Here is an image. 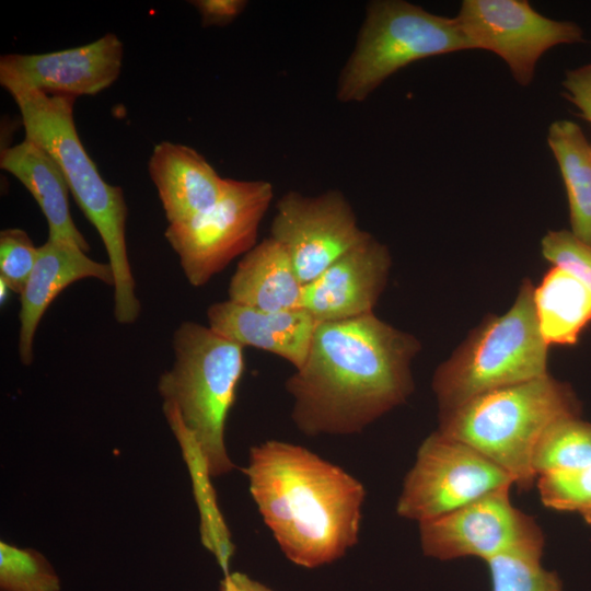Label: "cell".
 <instances>
[{"label":"cell","mask_w":591,"mask_h":591,"mask_svg":"<svg viewBox=\"0 0 591 591\" xmlns=\"http://www.w3.org/2000/svg\"><path fill=\"white\" fill-rule=\"evenodd\" d=\"M0 166L15 176L36 200L48 225L49 240L69 241L84 252L89 244L76 227L69 209V186L54 158L24 138L1 150Z\"/></svg>","instance_id":"ac0fdd59"},{"label":"cell","mask_w":591,"mask_h":591,"mask_svg":"<svg viewBox=\"0 0 591 591\" xmlns=\"http://www.w3.org/2000/svg\"><path fill=\"white\" fill-rule=\"evenodd\" d=\"M512 485L511 476L491 460L436 430L417 450L402 485L396 513L421 523Z\"/></svg>","instance_id":"9c48e42d"},{"label":"cell","mask_w":591,"mask_h":591,"mask_svg":"<svg viewBox=\"0 0 591 591\" xmlns=\"http://www.w3.org/2000/svg\"><path fill=\"white\" fill-rule=\"evenodd\" d=\"M175 361L161 374L159 391L194 433L212 476L234 468L225 424L244 372L243 347L209 326L186 321L173 336Z\"/></svg>","instance_id":"8992f818"},{"label":"cell","mask_w":591,"mask_h":591,"mask_svg":"<svg viewBox=\"0 0 591 591\" xmlns=\"http://www.w3.org/2000/svg\"><path fill=\"white\" fill-rule=\"evenodd\" d=\"M541 253L553 266L573 276L591 291V245L569 230H551L541 241Z\"/></svg>","instance_id":"4316f807"},{"label":"cell","mask_w":591,"mask_h":591,"mask_svg":"<svg viewBox=\"0 0 591 591\" xmlns=\"http://www.w3.org/2000/svg\"><path fill=\"white\" fill-rule=\"evenodd\" d=\"M510 488L491 491L464 507L419 524L422 553L439 560L503 554L543 555L544 535L534 518L515 508Z\"/></svg>","instance_id":"30bf717a"},{"label":"cell","mask_w":591,"mask_h":591,"mask_svg":"<svg viewBox=\"0 0 591 591\" xmlns=\"http://www.w3.org/2000/svg\"><path fill=\"white\" fill-rule=\"evenodd\" d=\"M220 590L221 591H232L231 587L229 584V581H228V579L225 577H223V579L220 582Z\"/></svg>","instance_id":"d6a6232c"},{"label":"cell","mask_w":591,"mask_h":591,"mask_svg":"<svg viewBox=\"0 0 591 591\" xmlns=\"http://www.w3.org/2000/svg\"><path fill=\"white\" fill-rule=\"evenodd\" d=\"M208 326L241 347H253L287 360L294 369L305 361L318 322L296 308L265 311L231 300L212 303Z\"/></svg>","instance_id":"2e32d148"},{"label":"cell","mask_w":591,"mask_h":591,"mask_svg":"<svg viewBox=\"0 0 591 591\" xmlns=\"http://www.w3.org/2000/svg\"><path fill=\"white\" fill-rule=\"evenodd\" d=\"M244 473L264 523L292 564L322 567L358 543L367 491L343 467L302 445L267 440L250 449Z\"/></svg>","instance_id":"7a4b0ae2"},{"label":"cell","mask_w":591,"mask_h":591,"mask_svg":"<svg viewBox=\"0 0 591 591\" xmlns=\"http://www.w3.org/2000/svg\"><path fill=\"white\" fill-rule=\"evenodd\" d=\"M232 591H275L269 587L250 578L243 572H232L224 575Z\"/></svg>","instance_id":"4dcf8cb0"},{"label":"cell","mask_w":591,"mask_h":591,"mask_svg":"<svg viewBox=\"0 0 591 591\" xmlns=\"http://www.w3.org/2000/svg\"><path fill=\"white\" fill-rule=\"evenodd\" d=\"M370 235L338 189L315 196L286 193L276 204L270 225V237L288 252L302 286Z\"/></svg>","instance_id":"7c38bea8"},{"label":"cell","mask_w":591,"mask_h":591,"mask_svg":"<svg viewBox=\"0 0 591 591\" xmlns=\"http://www.w3.org/2000/svg\"><path fill=\"white\" fill-rule=\"evenodd\" d=\"M38 256L36 247L22 229L0 233V279L11 291L21 294Z\"/></svg>","instance_id":"83f0119b"},{"label":"cell","mask_w":591,"mask_h":591,"mask_svg":"<svg viewBox=\"0 0 591 591\" xmlns=\"http://www.w3.org/2000/svg\"><path fill=\"white\" fill-rule=\"evenodd\" d=\"M273 198L274 188L267 181L225 178L212 206L169 224L165 239L193 287H202L257 244L258 229Z\"/></svg>","instance_id":"ba28073f"},{"label":"cell","mask_w":591,"mask_h":591,"mask_svg":"<svg viewBox=\"0 0 591 591\" xmlns=\"http://www.w3.org/2000/svg\"><path fill=\"white\" fill-rule=\"evenodd\" d=\"M302 283L286 248L273 237L258 242L237 263L229 300L265 311L298 308Z\"/></svg>","instance_id":"d6986e66"},{"label":"cell","mask_w":591,"mask_h":591,"mask_svg":"<svg viewBox=\"0 0 591 591\" xmlns=\"http://www.w3.org/2000/svg\"><path fill=\"white\" fill-rule=\"evenodd\" d=\"M420 348L374 313L318 323L304 363L285 382L294 426L308 437L360 433L413 394Z\"/></svg>","instance_id":"6da1fadb"},{"label":"cell","mask_w":591,"mask_h":591,"mask_svg":"<svg viewBox=\"0 0 591 591\" xmlns=\"http://www.w3.org/2000/svg\"><path fill=\"white\" fill-rule=\"evenodd\" d=\"M455 19L472 49L498 55L523 86L532 82L545 51L583 36L575 22L548 19L525 0H464Z\"/></svg>","instance_id":"8fae6325"},{"label":"cell","mask_w":591,"mask_h":591,"mask_svg":"<svg viewBox=\"0 0 591 591\" xmlns=\"http://www.w3.org/2000/svg\"><path fill=\"white\" fill-rule=\"evenodd\" d=\"M204 26H225L232 23L246 8L245 0H194Z\"/></svg>","instance_id":"f546056e"},{"label":"cell","mask_w":591,"mask_h":591,"mask_svg":"<svg viewBox=\"0 0 591 591\" xmlns=\"http://www.w3.org/2000/svg\"><path fill=\"white\" fill-rule=\"evenodd\" d=\"M536 486L546 508L580 514L591 508V465L540 474Z\"/></svg>","instance_id":"484cf974"},{"label":"cell","mask_w":591,"mask_h":591,"mask_svg":"<svg viewBox=\"0 0 591 591\" xmlns=\"http://www.w3.org/2000/svg\"><path fill=\"white\" fill-rule=\"evenodd\" d=\"M149 174L169 224L187 220L212 206L225 181L195 149L170 141L153 148Z\"/></svg>","instance_id":"e0dca14e"},{"label":"cell","mask_w":591,"mask_h":591,"mask_svg":"<svg viewBox=\"0 0 591 591\" xmlns=\"http://www.w3.org/2000/svg\"><path fill=\"white\" fill-rule=\"evenodd\" d=\"M19 107L25 138L44 148L57 162L79 208L99 232L114 273V315L131 324L140 301L127 245V205L123 189L106 183L84 149L73 118L74 96L27 88L7 90Z\"/></svg>","instance_id":"3957f363"},{"label":"cell","mask_w":591,"mask_h":591,"mask_svg":"<svg viewBox=\"0 0 591 591\" xmlns=\"http://www.w3.org/2000/svg\"><path fill=\"white\" fill-rule=\"evenodd\" d=\"M542 556L503 554L487 560L491 591H563L557 573L542 566Z\"/></svg>","instance_id":"d4e9b609"},{"label":"cell","mask_w":591,"mask_h":591,"mask_svg":"<svg viewBox=\"0 0 591 591\" xmlns=\"http://www.w3.org/2000/svg\"><path fill=\"white\" fill-rule=\"evenodd\" d=\"M581 515L587 523L591 524V508L583 511Z\"/></svg>","instance_id":"836d02e7"},{"label":"cell","mask_w":591,"mask_h":591,"mask_svg":"<svg viewBox=\"0 0 591 591\" xmlns=\"http://www.w3.org/2000/svg\"><path fill=\"white\" fill-rule=\"evenodd\" d=\"M391 267L387 246L371 234L303 285L298 308L318 323L374 313Z\"/></svg>","instance_id":"5bb4252c"},{"label":"cell","mask_w":591,"mask_h":591,"mask_svg":"<svg viewBox=\"0 0 591 591\" xmlns=\"http://www.w3.org/2000/svg\"><path fill=\"white\" fill-rule=\"evenodd\" d=\"M540 332L549 345L572 346L591 323V291L553 266L533 290Z\"/></svg>","instance_id":"ffe728a7"},{"label":"cell","mask_w":591,"mask_h":591,"mask_svg":"<svg viewBox=\"0 0 591 591\" xmlns=\"http://www.w3.org/2000/svg\"><path fill=\"white\" fill-rule=\"evenodd\" d=\"M124 47L113 33L79 47L46 54H8L0 58V83L55 95H94L120 73Z\"/></svg>","instance_id":"4fadbf2b"},{"label":"cell","mask_w":591,"mask_h":591,"mask_svg":"<svg viewBox=\"0 0 591 591\" xmlns=\"http://www.w3.org/2000/svg\"><path fill=\"white\" fill-rule=\"evenodd\" d=\"M11 291L8 285L0 279V296H1V303L5 302L8 292Z\"/></svg>","instance_id":"1f68e13d"},{"label":"cell","mask_w":591,"mask_h":591,"mask_svg":"<svg viewBox=\"0 0 591 591\" xmlns=\"http://www.w3.org/2000/svg\"><path fill=\"white\" fill-rule=\"evenodd\" d=\"M561 84L568 100L591 123V63L567 71Z\"/></svg>","instance_id":"f1b7e54d"},{"label":"cell","mask_w":591,"mask_h":591,"mask_svg":"<svg viewBox=\"0 0 591 591\" xmlns=\"http://www.w3.org/2000/svg\"><path fill=\"white\" fill-rule=\"evenodd\" d=\"M163 412L173 430L189 470L200 515V536L204 546L213 554L224 575L229 572L234 545L218 508L210 484V468L194 433L186 427L172 403L164 402Z\"/></svg>","instance_id":"44dd1931"},{"label":"cell","mask_w":591,"mask_h":591,"mask_svg":"<svg viewBox=\"0 0 591 591\" xmlns=\"http://www.w3.org/2000/svg\"><path fill=\"white\" fill-rule=\"evenodd\" d=\"M86 278L115 285L109 263L92 259L69 241L47 239L38 247L35 266L20 294L19 357L24 366L33 362L34 336L46 310L63 289Z\"/></svg>","instance_id":"9a60e30c"},{"label":"cell","mask_w":591,"mask_h":591,"mask_svg":"<svg viewBox=\"0 0 591 591\" xmlns=\"http://www.w3.org/2000/svg\"><path fill=\"white\" fill-rule=\"evenodd\" d=\"M1 591H60L49 561L37 551L0 543Z\"/></svg>","instance_id":"cb8c5ba5"},{"label":"cell","mask_w":591,"mask_h":591,"mask_svg":"<svg viewBox=\"0 0 591 591\" xmlns=\"http://www.w3.org/2000/svg\"><path fill=\"white\" fill-rule=\"evenodd\" d=\"M534 286L523 279L514 302L487 315L436 369L432 390L439 413L500 387L548 374L547 351L537 324Z\"/></svg>","instance_id":"5b68a950"},{"label":"cell","mask_w":591,"mask_h":591,"mask_svg":"<svg viewBox=\"0 0 591 591\" xmlns=\"http://www.w3.org/2000/svg\"><path fill=\"white\" fill-rule=\"evenodd\" d=\"M536 475L591 465V422L572 417L552 425L541 438L533 461Z\"/></svg>","instance_id":"603a6c76"},{"label":"cell","mask_w":591,"mask_h":591,"mask_svg":"<svg viewBox=\"0 0 591 591\" xmlns=\"http://www.w3.org/2000/svg\"><path fill=\"white\" fill-rule=\"evenodd\" d=\"M553 151L566 188L571 232L591 245V143L572 120H555L548 127Z\"/></svg>","instance_id":"7402d4cb"},{"label":"cell","mask_w":591,"mask_h":591,"mask_svg":"<svg viewBox=\"0 0 591 591\" xmlns=\"http://www.w3.org/2000/svg\"><path fill=\"white\" fill-rule=\"evenodd\" d=\"M472 49L455 18L404 0H374L366 8L352 51L336 85L341 103L363 102L402 68L429 57Z\"/></svg>","instance_id":"52a82bcc"},{"label":"cell","mask_w":591,"mask_h":591,"mask_svg":"<svg viewBox=\"0 0 591 591\" xmlns=\"http://www.w3.org/2000/svg\"><path fill=\"white\" fill-rule=\"evenodd\" d=\"M580 414L581 404L571 386L548 373L439 413L437 430L484 454L520 489H530L537 478L533 461L541 438L555 422Z\"/></svg>","instance_id":"277c9868"}]
</instances>
